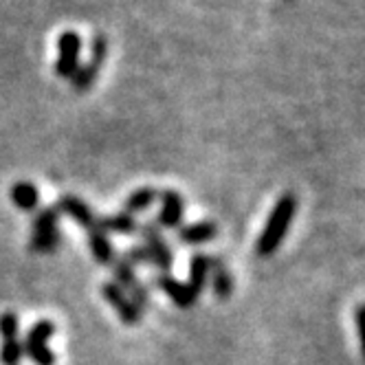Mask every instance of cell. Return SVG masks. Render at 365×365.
<instances>
[{
	"label": "cell",
	"instance_id": "cell-6",
	"mask_svg": "<svg viewBox=\"0 0 365 365\" xmlns=\"http://www.w3.org/2000/svg\"><path fill=\"white\" fill-rule=\"evenodd\" d=\"M80 53H82V36L77 31L60 34L56 73L64 77V80H73V75L80 68Z\"/></svg>",
	"mask_w": 365,
	"mask_h": 365
},
{
	"label": "cell",
	"instance_id": "cell-4",
	"mask_svg": "<svg viewBox=\"0 0 365 365\" xmlns=\"http://www.w3.org/2000/svg\"><path fill=\"white\" fill-rule=\"evenodd\" d=\"M106 56H108V38L103 34H97L93 38V56H91V60L84 66L77 68V73L73 75V80H71L73 88L77 93H86L95 84L103 62H106Z\"/></svg>",
	"mask_w": 365,
	"mask_h": 365
},
{
	"label": "cell",
	"instance_id": "cell-18",
	"mask_svg": "<svg viewBox=\"0 0 365 365\" xmlns=\"http://www.w3.org/2000/svg\"><path fill=\"white\" fill-rule=\"evenodd\" d=\"M60 245H62L60 229L48 231V233H31V238H29L31 253H56Z\"/></svg>",
	"mask_w": 365,
	"mask_h": 365
},
{
	"label": "cell",
	"instance_id": "cell-7",
	"mask_svg": "<svg viewBox=\"0 0 365 365\" xmlns=\"http://www.w3.org/2000/svg\"><path fill=\"white\" fill-rule=\"evenodd\" d=\"M101 295L106 299L113 310L119 315V319L125 324V326H139L141 324V310L130 302V297L119 289L115 282H106L101 284Z\"/></svg>",
	"mask_w": 365,
	"mask_h": 365
},
{
	"label": "cell",
	"instance_id": "cell-8",
	"mask_svg": "<svg viewBox=\"0 0 365 365\" xmlns=\"http://www.w3.org/2000/svg\"><path fill=\"white\" fill-rule=\"evenodd\" d=\"M154 286L159 291H163L178 308H192L196 304V293L187 286V282H180L172 277L170 273H159L154 277Z\"/></svg>",
	"mask_w": 365,
	"mask_h": 365
},
{
	"label": "cell",
	"instance_id": "cell-13",
	"mask_svg": "<svg viewBox=\"0 0 365 365\" xmlns=\"http://www.w3.org/2000/svg\"><path fill=\"white\" fill-rule=\"evenodd\" d=\"M88 247H91L95 262H99V264H113L115 262L117 251H115L110 238L97 225L88 231Z\"/></svg>",
	"mask_w": 365,
	"mask_h": 365
},
{
	"label": "cell",
	"instance_id": "cell-9",
	"mask_svg": "<svg viewBox=\"0 0 365 365\" xmlns=\"http://www.w3.org/2000/svg\"><path fill=\"white\" fill-rule=\"evenodd\" d=\"M56 210L60 212V216H68L73 218L80 227H84L86 231H91L95 225H97V216L93 214L91 207L82 200V198H77L73 194H64L60 196L58 205H56Z\"/></svg>",
	"mask_w": 365,
	"mask_h": 365
},
{
	"label": "cell",
	"instance_id": "cell-20",
	"mask_svg": "<svg viewBox=\"0 0 365 365\" xmlns=\"http://www.w3.org/2000/svg\"><path fill=\"white\" fill-rule=\"evenodd\" d=\"M24 356V348L20 339H5L0 346V363L3 365H18Z\"/></svg>",
	"mask_w": 365,
	"mask_h": 365
},
{
	"label": "cell",
	"instance_id": "cell-17",
	"mask_svg": "<svg viewBox=\"0 0 365 365\" xmlns=\"http://www.w3.org/2000/svg\"><path fill=\"white\" fill-rule=\"evenodd\" d=\"M154 200H159V192H156L154 187H141V190L133 192L125 198L123 212L130 214V216H135L139 212H145L150 205H154Z\"/></svg>",
	"mask_w": 365,
	"mask_h": 365
},
{
	"label": "cell",
	"instance_id": "cell-14",
	"mask_svg": "<svg viewBox=\"0 0 365 365\" xmlns=\"http://www.w3.org/2000/svg\"><path fill=\"white\" fill-rule=\"evenodd\" d=\"M97 227L106 233H121V236H133L139 229V222L135 216H130L125 212H119V214H108V216H101L97 218Z\"/></svg>",
	"mask_w": 365,
	"mask_h": 365
},
{
	"label": "cell",
	"instance_id": "cell-19",
	"mask_svg": "<svg viewBox=\"0 0 365 365\" xmlns=\"http://www.w3.org/2000/svg\"><path fill=\"white\" fill-rule=\"evenodd\" d=\"M60 222V212L56 207H46V210H40L34 220H31V233H48V231H56Z\"/></svg>",
	"mask_w": 365,
	"mask_h": 365
},
{
	"label": "cell",
	"instance_id": "cell-21",
	"mask_svg": "<svg viewBox=\"0 0 365 365\" xmlns=\"http://www.w3.org/2000/svg\"><path fill=\"white\" fill-rule=\"evenodd\" d=\"M125 262L130 264V267H139V264H154L152 262V253H150V249L145 247V245H135V247H128L125 249V253L121 255Z\"/></svg>",
	"mask_w": 365,
	"mask_h": 365
},
{
	"label": "cell",
	"instance_id": "cell-5",
	"mask_svg": "<svg viewBox=\"0 0 365 365\" xmlns=\"http://www.w3.org/2000/svg\"><path fill=\"white\" fill-rule=\"evenodd\" d=\"M137 233L143 238V245L150 249L154 267L159 269L161 273H168L172 269V264H174V251L165 242V238L161 236V229L154 225V220H150V222L139 225Z\"/></svg>",
	"mask_w": 365,
	"mask_h": 365
},
{
	"label": "cell",
	"instance_id": "cell-22",
	"mask_svg": "<svg viewBox=\"0 0 365 365\" xmlns=\"http://www.w3.org/2000/svg\"><path fill=\"white\" fill-rule=\"evenodd\" d=\"M18 332H20V317L16 312H3L0 315V336L5 339H18Z\"/></svg>",
	"mask_w": 365,
	"mask_h": 365
},
{
	"label": "cell",
	"instance_id": "cell-12",
	"mask_svg": "<svg viewBox=\"0 0 365 365\" xmlns=\"http://www.w3.org/2000/svg\"><path fill=\"white\" fill-rule=\"evenodd\" d=\"M218 236V225L212 220H202V222H194L178 229V240L182 245H205L212 242Z\"/></svg>",
	"mask_w": 365,
	"mask_h": 365
},
{
	"label": "cell",
	"instance_id": "cell-2",
	"mask_svg": "<svg viewBox=\"0 0 365 365\" xmlns=\"http://www.w3.org/2000/svg\"><path fill=\"white\" fill-rule=\"evenodd\" d=\"M53 334H56V324L51 319H40L29 328L27 339L22 341V348L24 354L36 365H56V352L48 346V339Z\"/></svg>",
	"mask_w": 365,
	"mask_h": 365
},
{
	"label": "cell",
	"instance_id": "cell-1",
	"mask_svg": "<svg viewBox=\"0 0 365 365\" xmlns=\"http://www.w3.org/2000/svg\"><path fill=\"white\" fill-rule=\"evenodd\" d=\"M297 205H299L297 196L291 192L277 198V202L273 205V210L269 214V220L255 242V253L259 257H271L279 249V245L284 242L286 233L291 229V222L297 214Z\"/></svg>",
	"mask_w": 365,
	"mask_h": 365
},
{
	"label": "cell",
	"instance_id": "cell-15",
	"mask_svg": "<svg viewBox=\"0 0 365 365\" xmlns=\"http://www.w3.org/2000/svg\"><path fill=\"white\" fill-rule=\"evenodd\" d=\"M210 269H212V257L205 253H196L190 259V279L187 286L196 293V297L205 291L207 279H210Z\"/></svg>",
	"mask_w": 365,
	"mask_h": 365
},
{
	"label": "cell",
	"instance_id": "cell-11",
	"mask_svg": "<svg viewBox=\"0 0 365 365\" xmlns=\"http://www.w3.org/2000/svg\"><path fill=\"white\" fill-rule=\"evenodd\" d=\"M210 279H212V291L218 299H229L233 293V275L229 267L225 264L222 257H212V269H210Z\"/></svg>",
	"mask_w": 365,
	"mask_h": 365
},
{
	"label": "cell",
	"instance_id": "cell-16",
	"mask_svg": "<svg viewBox=\"0 0 365 365\" xmlns=\"http://www.w3.org/2000/svg\"><path fill=\"white\" fill-rule=\"evenodd\" d=\"M9 198L11 202L22 212H36L38 210V202H40V192L34 182L27 180H20L16 185H11L9 190Z\"/></svg>",
	"mask_w": 365,
	"mask_h": 365
},
{
	"label": "cell",
	"instance_id": "cell-3",
	"mask_svg": "<svg viewBox=\"0 0 365 365\" xmlns=\"http://www.w3.org/2000/svg\"><path fill=\"white\" fill-rule=\"evenodd\" d=\"M113 275H115L113 282L130 297V302H133L143 312L150 306V291H148V286L137 277L135 267H130L125 259L119 255V257H115V262H113Z\"/></svg>",
	"mask_w": 365,
	"mask_h": 365
},
{
	"label": "cell",
	"instance_id": "cell-10",
	"mask_svg": "<svg viewBox=\"0 0 365 365\" xmlns=\"http://www.w3.org/2000/svg\"><path fill=\"white\" fill-rule=\"evenodd\" d=\"M159 198L163 202L161 214L156 216V227L159 229H178L182 220V212H185V205H182V196L174 190L159 192Z\"/></svg>",
	"mask_w": 365,
	"mask_h": 365
}]
</instances>
